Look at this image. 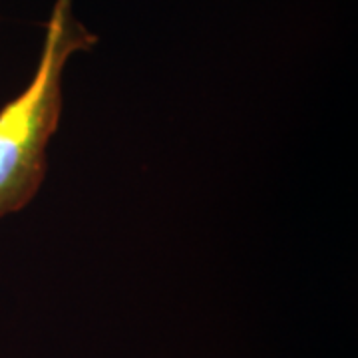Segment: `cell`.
I'll use <instances>...</instances> for the list:
<instances>
[{
	"instance_id": "1",
	"label": "cell",
	"mask_w": 358,
	"mask_h": 358,
	"mask_svg": "<svg viewBox=\"0 0 358 358\" xmlns=\"http://www.w3.org/2000/svg\"><path fill=\"white\" fill-rule=\"evenodd\" d=\"M96 36L72 16V0H56L36 74L0 110V217L32 201L46 173V148L62 112V72L70 56Z\"/></svg>"
}]
</instances>
